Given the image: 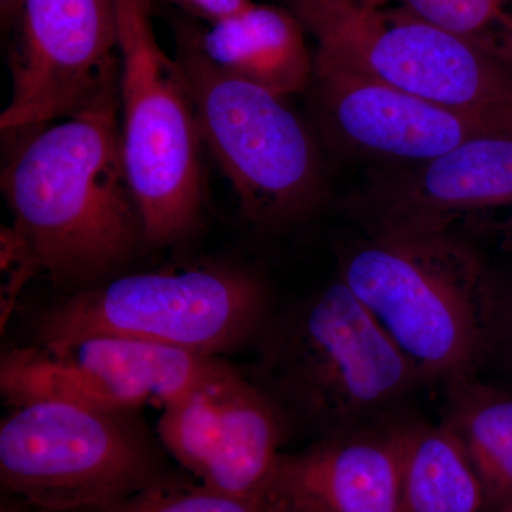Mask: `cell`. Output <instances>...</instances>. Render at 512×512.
I'll list each match as a JSON object with an SVG mask.
<instances>
[{
  "mask_svg": "<svg viewBox=\"0 0 512 512\" xmlns=\"http://www.w3.org/2000/svg\"><path fill=\"white\" fill-rule=\"evenodd\" d=\"M474 227L484 232H490L500 242L504 251L512 252V211H508L504 217L490 218V220L478 221Z\"/></svg>",
  "mask_w": 512,
  "mask_h": 512,
  "instance_id": "d4e9b609",
  "label": "cell"
},
{
  "mask_svg": "<svg viewBox=\"0 0 512 512\" xmlns=\"http://www.w3.org/2000/svg\"><path fill=\"white\" fill-rule=\"evenodd\" d=\"M12 29L2 133L62 120L119 80L116 0H23Z\"/></svg>",
  "mask_w": 512,
  "mask_h": 512,
  "instance_id": "9c48e42d",
  "label": "cell"
},
{
  "mask_svg": "<svg viewBox=\"0 0 512 512\" xmlns=\"http://www.w3.org/2000/svg\"><path fill=\"white\" fill-rule=\"evenodd\" d=\"M414 416L402 412L282 453L274 494L299 512H403V466Z\"/></svg>",
  "mask_w": 512,
  "mask_h": 512,
  "instance_id": "7c38bea8",
  "label": "cell"
},
{
  "mask_svg": "<svg viewBox=\"0 0 512 512\" xmlns=\"http://www.w3.org/2000/svg\"><path fill=\"white\" fill-rule=\"evenodd\" d=\"M308 90L323 138L352 156L414 165L494 134L325 50L313 56Z\"/></svg>",
  "mask_w": 512,
  "mask_h": 512,
  "instance_id": "8fae6325",
  "label": "cell"
},
{
  "mask_svg": "<svg viewBox=\"0 0 512 512\" xmlns=\"http://www.w3.org/2000/svg\"><path fill=\"white\" fill-rule=\"evenodd\" d=\"M491 353H498L512 377V276L504 284L498 282L491 330Z\"/></svg>",
  "mask_w": 512,
  "mask_h": 512,
  "instance_id": "603a6c76",
  "label": "cell"
},
{
  "mask_svg": "<svg viewBox=\"0 0 512 512\" xmlns=\"http://www.w3.org/2000/svg\"><path fill=\"white\" fill-rule=\"evenodd\" d=\"M238 377L218 389L202 390L165 404L158 419L157 436L168 456L198 483L220 436L224 394Z\"/></svg>",
  "mask_w": 512,
  "mask_h": 512,
  "instance_id": "d6986e66",
  "label": "cell"
},
{
  "mask_svg": "<svg viewBox=\"0 0 512 512\" xmlns=\"http://www.w3.org/2000/svg\"><path fill=\"white\" fill-rule=\"evenodd\" d=\"M258 342L254 382L288 424L296 421L318 439L402 412L406 399L427 386L339 276L272 315Z\"/></svg>",
  "mask_w": 512,
  "mask_h": 512,
  "instance_id": "7a4b0ae2",
  "label": "cell"
},
{
  "mask_svg": "<svg viewBox=\"0 0 512 512\" xmlns=\"http://www.w3.org/2000/svg\"><path fill=\"white\" fill-rule=\"evenodd\" d=\"M47 350L84 370L121 406L137 409L218 389L241 375L217 356L120 336H90Z\"/></svg>",
  "mask_w": 512,
  "mask_h": 512,
  "instance_id": "4fadbf2b",
  "label": "cell"
},
{
  "mask_svg": "<svg viewBox=\"0 0 512 512\" xmlns=\"http://www.w3.org/2000/svg\"><path fill=\"white\" fill-rule=\"evenodd\" d=\"M268 285L232 264H195L119 276L72 291L37 313L35 345L120 336L217 356L258 340L272 318Z\"/></svg>",
  "mask_w": 512,
  "mask_h": 512,
  "instance_id": "277c9868",
  "label": "cell"
},
{
  "mask_svg": "<svg viewBox=\"0 0 512 512\" xmlns=\"http://www.w3.org/2000/svg\"><path fill=\"white\" fill-rule=\"evenodd\" d=\"M386 0H362V6L360 8L366 10H375L384 8Z\"/></svg>",
  "mask_w": 512,
  "mask_h": 512,
  "instance_id": "f1b7e54d",
  "label": "cell"
},
{
  "mask_svg": "<svg viewBox=\"0 0 512 512\" xmlns=\"http://www.w3.org/2000/svg\"><path fill=\"white\" fill-rule=\"evenodd\" d=\"M96 512H299L282 498L247 497L215 490L190 476L154 485Z\"/></svg>",
  "mask_w": 512,
  "mask_h": 512,
  "instance_id": "44dd1931",
  "label": "cell"
},
{
  "mask_svg": "<svg viewBox=\"0 0 512 512\" xmlns=\"http://www.w3.org/2000/svg\"><path fill=\"white\" fill-rule=\"evenodd\" d=\"M20 134L0 175L13 227L56 285L79 291L109 281L144 244L119 80L70 116Z\"/></svg>",
  "mask_w": 512,
  "mask_h": 512,
  "instance_id": "6da1fadb",
  "label": "cell"
},
{
  "mask_svg": "<svg viewBox=\"0 0 512 512\" xmlns=\"http://www.w3.org/2000/svg\"><path fill=\"white\" fill-rule=\"evenodd\" d=\"M286 2L296 18H302L316 10L362 6V0H286Z\"/></svg>",
  "mask_w": 512,
  "mask_h": 512,
  "instance_id": "484cf974",
  "label": "cell"
},
{
  "mask_svg": "<svg viewBox=\"0 0 512 512\" xmlns=\"http://www.w3.org/2000/svg\"><path fill=\"white\" fill-rule=\"evenodd\" d=\"M194 18L204 20L207 25L248 9L254 0H171Z\"/></svg>",
  "mask_w": 512,
  "mask_h": 512,
  "instance_id": "cb8c5ba5",
  "label": "cell"
},
{
  "mask_svg": "<svg viewBox=\"0 0 512 512\" xmlns=\"http://www.w3.org/2000/svg\"><path fill=\"white\" fill-rule=\"evenodd\" d=\"M443 423L456 434L494 511L512 504V390L485 384L477 376L444 384Z\"/></svg>",
  "mask_w": 512,
  "mask_h": 512,
  "instance_id": "e0dca14e",
  "label": "cell"
},
{
  "mask_svg": "<svg viewBox=\"0 0 512 512\" xmlns=\"http://www.w3.org/2000/svg\"><path fill=\"white\" fill-rule=\"evenodd\" d=\"M0 271V322L5 330L23 288L33 275L42 271L35 249L13 225L0 229Z\"/></svg>",
  "mask_w": 512,
  "mask_h": 512,
  "instance_id": "7402d4cb",
  "label": "cell"
},
{
  "mask_svg": "<svg viewBox=\"0 0 512 512\" xmlns=\"http://www.w3.org/2000/svg\"><path fill=\"white\" fill-rule=\"evenodd\" d=\"M188 25L202 55L222 72L285 99L308 90L313 56L291 10L254 2L210 25Z\"/></svg>",
  "mask_w": 512,
  "mask_h": 512,
  "instance_id": "5bb4252c",
  "label": "cell"
},
{
  "mask_svg": "<svg viewBox=\"0 0 512 512\" xmlns=\"http://www.w3.org/2000/svg\"><path fill=\"white\" fill-rule=\"evenodd\" d=\"M338 276L427 384L477 376L490 355L498 281L457 232L363 234L340 249Z\"/></svg>",
  "mask_w": 512,
  "mask_h": 512,
  "instance_id": "3957f363",
  "label": "cell"
},
{
  "mask_svg": "<svg viewBox=\"0 0 512 512\" xmlns=\"http://www.w3.org/2000/svg\"><path fill=\"white\" fill-rule=\"evenodd\" d=\"M124 161L144 245L177 244L200 225L202 140L190 84L154 32L151 0H116Z\"/></svg>",
  "mask_w": 512,
  "mask_h": 512,
  "instance_id": "8992f818",
  "label": "cell"
},
{
  "mask_svg": "<svg viewBox=\"0 0 512 512\" xmlns=\"http://www.w3.org/2000/svg\"><path fill=\"white\" fill-rule=\"evenodd\" d=\"M403 512H494L476 468L443 421L414 417L403 466Z\"/></svg>",
  "mask_w": 512,
  "mask_h": 512,
  "instance_id": "2e32d148",
  "label": "cell"
},
{
  "mask_svg": "<svg viewBox=\"0 0 512 512\" xmlns=\"http://www.w3.org/2000/svg\"><path fill=\"white\" fill-rule=\"evenodd\" d=\"M0 392L10 407L42 402L126 407L80 367L37 345L3 350Z\"/></svg>",
  "mask_w": 512,
  "mask_h": 512,
  "instance_id": "ac0fdd59",
  "label": "cell"
},
{
  "mask_svg": "<svg viewBox=\"0 0 512 512\" xmlns=\"http://www.w3.org/2000/svg\"><path fill=\"white\" fill-rule=\"evenodd\" d=\"M137 407L42 402L12 407L0 423L2 495L59 512H96L175 470Z\"/></svg>",
  "mask_w": 512,
  "mask_h": 512,
  "instance_id": "5b68a950",
  "label": "cell"
},
{
  "mask_svg": "<svg viewBox=\"0 0 512 512\" xmlns=\"http://www.w3.org/2000/svg\"><path fill=\"white\" fill-rule=\"evenodd\" d=\"M288 421L274 400L242 375L228 387L220 436L200 483L247 497H271Z\"/></svg>",
  "mask_w": 512,
  "mask_h": 512,
  "instance_id": "9a60e30c",
  "label": "cell"
},
{
  "mask_svg": "<svg viewBox=\"0 0 512 512\" xmlns=\"http://www.w3.org/2000/svg\"><path fill=\"white\" fill-rule=\"evenodd\" d=\"M299 20L318 49L491 133L512 134V69L406 6L322 9Z\"/></svg>",
  "mask_w": 512,
  "mask_h": 512,
  "instance_id": "ba28073f",
  "label": "cell"
},
{
  "mask_svg": "<svg viewBox=\"0 0 512 512\" xmlns=\"http://www.w3.org/2000/svg\"><path fill=\"white\" fill-rule=\"evenodd\" d=\"M494 512H512V504L507 505V507L500 508V510H495Z\"/></svg>",
  "mask_w": 512,
  "mask_h": 512,
  "instance_id": "f546056e",
  "label": "cell"
},
{
  "mask_svg": "<svg viewBox=\"0 0 512 512\" xmlns=\"http://www.w3.org/2000/svg\"><path fill=\"white\" fill-rule=\"evenodd\" d=\"M421 19L512 69V0H402Z\"/></svg>",
  "mask_w": 512,
  "mask_h": 512,
  "instance_id": "ffe728a7",
  "label": "cell"
},
{
  "mask_svg": "<svg viewBox=\"0 0 512 512\" xmlns=\"http://www.w3.org/2000/svg\"><path fill=\"white\" fill-rule=\"evenodd\" d=\"M348 211L366 235L456 232L512 211V134H485L426 163L373 171Z\"/></svg>",
  "mask_w": 512,
  "mask_h": 512,
  "instance_id": "30bf717a",
  "label": "cell"
},
{
  "mask_svg": "<svg viewBox=\"0 0 512 512\" xmlns=\"http://www.w3.org/2000/svg\"><path fill=\"white\" fill-rule=\"evenodd\" d=\"M0 512H59L46 510V508L37 507V505L26 503V501L18 500V498L2 495L0 500Z\"/></svg>",
  "mask_w": 512,
  "mask_h": 512,
  "instance_id": "4316f807",
  "label": "cell"
},
{
  "mask_svg": "<svg viewBox=\"0 0 512 512\" xmlns=\"http://www.w3.org/2000/svg\"><path fill=\"white\" fill-rule=\"evenodd\" d=\"M177 57L194 101L202 146L259 228L281 229L319 207L325 174L318 144L285 97L214 66L191 35L175 29Z\"/></svg>",
  "mask_w": 512,
  "mask_h": 512,
  "instance_id": "52a82bcc",
  "label": "cell"
},
{
  "mask_svg": "<svg viewBox=\"0 0 512 512\" xmlns=\"http://www.w3.org/2000/svg\"><path fill=\"white\" fill-rule=\"evenodd\" d=\"M23 0H0V19L3 29H10L18 18Z\"/></svg>",
  "mask_w": 512,
  "mask_h": 512,
  "instance_id": "83f0119b",
  "label": "cell"
}]
</instances>
